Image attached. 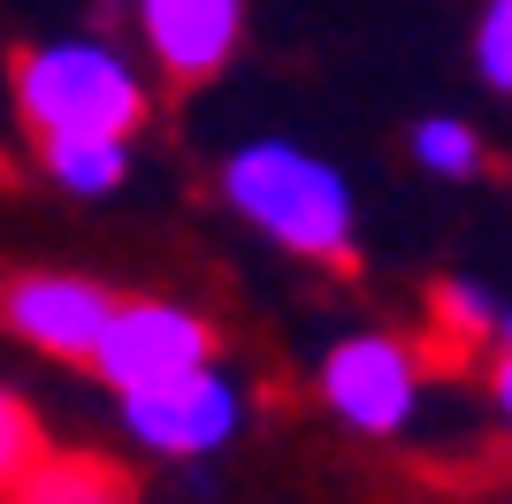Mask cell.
<instances>
[{"instance_id":"3957f363","label":"cell","mask_w":512,"mask_h":504,"mask_svg":"<svg viewBox=\"0 0 512 504\" xmlns=\"http://www.w3.org/2000/svg\"><path fill=\"white\" fill-rule=\"evenodd\" d=\"M199 367H214V329L192 306H176V298H123L100 359H92V375L115 398L153 390V382H176V375H199Z\"/></svg>"},{"instance_id":"6da1fadb","label":"cell","mask_w":512,"mask_h":504,"mask_svg":"<svg viewBox=\"0 0 512 504\" xmlns=\"http://www.w3.org/2000/svg\"><path fill=\"white\" fill-rule=\"evenodd\" d=\"M222 199L299 260H352V184L291 138H253L222 161Z\"/></svg>"},{"instance_id":"8992f818","label":"cell","mask_w":512,"mask_h":504,"mask_svg":"<svg viewBox=\"0 0 512 504\" xmlns=\"http://www.w3.org/2000/svg\"><path fill=\"white\" fill-rule=\"evenodd\" d=\"M115 306L123 298H107V283H92V275L31 268L8 283V329H16V344H31L46 359H85L92 367L107 329H115Z\"/></svg>"},{"instance_id":"4fadbf2b","label":"cell","mask_w":512,"mask_h":504,"mask_svg":"<svg viewBox=\"0 0 512 504\" xmlns=\"http://www.w3.org/2000/svg\"><path fill=\"white\" fill-rule=\"evenodd\" d=\"M474 62L490 92H512V0H490L482 23H474Z\"/></svg>"},{"instance_id":"30bf717a","label":"cell","mask_w":512,"mask_h":504,"mask_svg":"<svg viewBox=\"0 0 512 504\" xmlns=\"http://www.w3.org/2000/svg\"><path fill=\"white\" fill-rule=\"evenodd\" d=\"M428 314L451 344H490L505 336V306L490 298V283H474V275H444L436 291H428Z\"/></svg>"},{"instance_id":"7a4b0ae2","label":"cell","mask_w":512,"mask_h":504,"mask_svg":"<svg viewBox=\"0 0 512 504\" xmlns=\"http://www.w3.org/2000/svg\"><path fill=\"white\" fill-rule=\"evenodd\" d=\"M146 107H153L146 77L107 39H39L16 62V115L23 130H39V146H54V138H130L146 123Z\"/></svg>"},{"instance_id":"8fae6325","label":"cell","mask_w":512,"mask_h":504,"mask_svg":"<svg viewBox=\"0 0 512 504\" xmlns=\"http://www.w3.org/2000/svg\"><path fill=\"white\" fill-rule=\"evenodd\" d=\"M413 161L444 184H467V176H482V138L459 115H428V123H413Z\"/></svg>"},{"instance_id":"277c9868","label":"cell","mask_w":512,"mask_h":504,"mask_svg":"<svg viewBox=\"0 0 512 504\" xmlns=\"http://www.w3.org/2000/svg\"><path fill=\"white\" fill-rule=\"evenodd\" d=\"M321 398H329V413L352 428V436H398L413 420V405H421V359H413V344H398V336H344V344H329V359H321Z\"/></svg>"},{"instance_id":"ba28073f","label":"cell","mask_w":512,"mask_h":504,"mask_svg":"<svg viewBox=\"0 0 512 504\" xmlns=\"http://www.w3.org/2000/svg\"><path fill=\"white\" fill-rule=\"evenodd\" d=\"M8 504H130V482L92 451H46L23 482H8Z\"/></svg>"},{"instance_id":"5bb4252c","label":"cell","mask_w":512,"mask_h":504,"mask_svg":"<svg viewBox=\"0 0 512 504\" xmlns=\"http://www.w3.org/2000/svg\"><path fill=\"white\" fill-rule=\"evenodd\" d=\"M490 398H497V413H505V428H512V352L497 359V375H490Z\"/></svg>"},{"instance_id":"9a60e30c","label":"cell","mask_w":512,"mask_h":504,"mask_svg":"<svg viewBox=\"0 0 512 504\" xmlns=\"http://www.w3.org/2000/svg\"><path fill=\"white\" fill-rule=\"evenodd\" d=\"M505 352H512V306H505Z\"/></svg>"},{"instance_id":"5b68a950","label":"cell","mask_w":512,"mask_h":504,"mask_svg":"<svg viewBox=\"0 0 512 504\" xmlns=\"http://www.w3.org/2000/svg\"><path fill=\"white\" fill-rule=\"evenodd\" d=\"M123 405V428L146 451L161 459H207L245 428V390H237L222 367H199V375H176V382H153V390H130Z\"/></svg>"},{"instance_id":"9c48e42d","label":"cell","mask_w":512,"mask_h":504,"mask_svg":"<svg viewBox=\"0 0 512 504\" xmlns=\"http://www.w3.org/2000/svg\"><path fill=\"white\" fill-rule=\"evenodd\" d=\"M39 161L69 199H107L130 176V138H54V146H39Z\"/></svg>"},{"instance_id":"52a82bcc","label":"cell","mask_w":512,"mask_h":504,"mask_svg":"<svg viewBox=\"0 0 512 504\" xmlns=\"http://www.w3.org/2000/svg\"><path fill=\"white\" fill-rule=\"evenodd\" d=\"M146 62L176 84H207L245 39V0H130Z\"/></svg>"},{"instance_id":"7c38bea8","label":"cell","mask_w":512,"mask_h":504,"mask_svg":"<svg viewBox=\"0 0 512 504\" xmlns=\"http://www.w3.org/2000/svg\"><path fill=\"white\" fill-rule=\"evenodd\" d=\"M39 459H46L39 420H31V405L8 390V398H0V482H23V474H31Z\"/></svg>"}]
</instances>
